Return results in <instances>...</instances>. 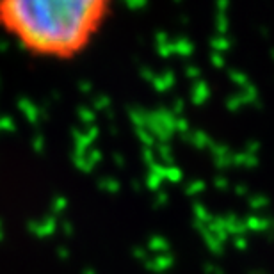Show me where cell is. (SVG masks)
Listing matches in <instances>:
<instances>
[{"label": "cell", "instance_id": "obj_1", "mask_svg": "<svg viewBox=\"0 0 274 274\" xmlns=\"http://www.w3.org/2000/svg\"><path fill=\"white\" fill-rule=\"evenodd\" d=\"M107 15L103 0H2L0 30L32 55L68 59L91 43Z\"/></svg>", "mask_w": 274, "mask_h": 274}]
</instances>
